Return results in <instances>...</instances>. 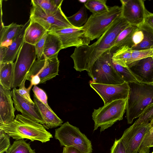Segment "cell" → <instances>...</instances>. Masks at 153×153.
<instances>
[{
	"label": "cell",
	"mask_w": 153,
	"mask_h": 153,
	"mask_svg": "<svg viewBox=\"0 0 153 153\" xmlns=\"http://www.w3.org/2000/svg\"><path fill=\"white\" fill-rule=\"evenodd\" d=\"M130 25L122 16L115 20L97 41L92 45L76 48L71 55L77 71H87L104 53L111 49L118 35Z\"/></svg>",
	"instance_id": "cell-1"
},
{
	"label": "cell",
	"mask_w": 153,
	"mask_h": 153,
	"mask_svg": "<svg viewBox=\"0 0 153 153\" xmlns=\"http://www.w3.org/2000/svg\"><path fill=\"white\" fill-rule=\"evenodd\" d=\"M0 129L16 140L27 139L31 141L38 140L44 143L53 137L42 124L22 114L17 115L9 124H0Z\"/></svg>",
	"instance_id": "cell-2"
},
{
	"label": "cell",
	"mask_w": 153,
	"mask_h": 153,
	"mask_svg": "<svg viewBox=\"0 0 153 153\" xmlns=\"http://www.w3.org/2000/svg\"><path fill=\"white\" fill-rule=\"evenodd\" d=\"M128 83L130 91L126 111L127 123L130 124L153 103V85L139 82Z\"/></svg>",
	"instance_id": "cell-3"
},
{
	"label": "cell",
	"mask_w": 153,
	"mask_h": 153,
	"mask_svg": "<svg viewBox=\"0 0 153 153\" xmlns=\"http://www.w3.org/2000/svg\"><path fill=\"white\" fill-rule=\"evenodd\" d=\"M128 99L116 100L108 103L92 113L94 125V131L100 127V131L111 126L117 121L123 120L126 110Z\"/></svg>",
	"instance_id": "cell-4"
},
{
	"label": "cell",
	"mask_w": 153,
	"mask_h": 153,
	"mask_svg": "<svg viewBox=\"0 0 153 153\" xmlns=\"http://www.w3.org/2000/svg\"><path fill=\"white\" fill-rule=\"evenodd\" d=\"M112 52L109 49L102 55L87 71L91 83L109 85L121 84L124 81L118 75L112 64Z\"/></svg>",
	"instance_id": "cell-5"
},
{
	"label": "cell",
	"mask_w": 153,
	"mask_h": 153,
	"mask_svg": "<svg viewBox=\"0 0 153 153\" xmlns=\"http://www.w3.org/2000/svg\"><path fill=\"white\" fill-rule=\"evenodd\" d=\"M122 7L115 5L99 14H92L82 26L85 35L90 41L99 39L117 19L122 16Z\"/></svg>",
	"instance_id": "cell-6"
},
{
	"label": "cell",
	"mask_w": 153,
	"mask_h": 153,
	"mask_svg": "<svg viewBox=\"0 0 153 153\" xmlns=\"http://www.w3.org/2000/svg\"><path fill=\"white\" fill-rule=\"evenodd\" d=\"M54 137L59 140L61 146H72L83 153L92 152L91 141L78 128L68 122L55 130Z\"/></svg>",
	"instance_id": "cell-7"
},
{
	"label": "cell",
	"mask_w": 153,
	"mask_h": 153,
	"mask_svg": "<svg viewBox=\"0 0 153 153\" xmlns=\"http://www.w3.org/2000/svg\"><path fill=\"white\" fill-rule=\"evenodd\" d=\"M30 19L37 22L48 32L55 30L75 27L69 22L61 7L51 15H47L39 6L32 4Z\"/></svg>",
	"instance_id": "cell-8"
},
{
	"label": "cell",
	"mask_w": 153,
	"mask_h": 153,
	"mask_svg": "<svg viewBox=\"0 0 153 153\" xmlns=\"http://www.w3.org/2000/svg\"><path fill=\"white\" fill-rule=\"evenodd\" d=\"M37 58L34 45L24 42L14 63L13 88L19 87Z\"/></svg>",
	"instance_id": "cell-9"
},
{
	"label": "cell",
	"mask_w": 153,
	"mask_h": 153,
	"mask_svg": "<svg viewBox=\"0 0 153 153\" xmlns=\"http://www.w3.org/2000/svg\"><path fill=\"white\" fill-rule=\"evenodd\" d=\"M58 54L45 59L44 56L40 59H36L28 71L27 80L30 81L31 78L37 75L40 79V84L44 83L58 75L59 62Z\"/></svg>",
	"instance_id": "cell-10"
},
{
	"label": "cell",
	"mask_w": 153,
	"mask_h": 153,
	"mask_svg": "<svg viewBox=\"0 0 153 153\" xmlns=\"http://www.w3.org/2000/svg\"><path fill=\"white\" fill-rule=\"evenodd\" d=\"M150 128V123L135 126H131L126 129L119 140L124 145L127 153H137L146 134Z\"/></svg>",
	"instance_id": "cell-11"
},
{
	"label": "cell",
	"mask_w": 153,
	"mask_h": 153,
	"mask_svg": "<svg viewBox=\"0 0 153 153\" xmlns=\"http://www.w3.org/2000/svg\"><path fill=\"white\" fill-rule=\"evenodd\" d=\"M90 85L100 96L104 105L116 100L128 98L130 87L129 83L126 82L119 85L91 83Z\"/></svg>",
	"instance_id": "cell-12"
},
{
	"label": "cell",
	"mask_w": 153,
	"mask_h": 153,
	"mask_svg": "<svg viewBox=\"0 0 153 153\" xmlns=\"http://www.w3.org/2000/svg\"><path fill=\"white\" fill-rule=\"evenodd\" d=\"M48 32L58 37L61 42L63 49L88 45L91 41L85 35L82 26L57 29Z\"/></svg>",
	"instance_id": "cell-13"
},
{
	"label": "cell",
	"mask_w": 153,
	"mask_h": 153,
	"mask_svg": "<svg viewBox=\"0 0 153 153\" xmlns=\"http://www.w3.org/2000/svg\"><path fill=\"white\" fill-rule=\"evenodd\" d=\"M122 16L131 25L139 27L144 23L146 8L144 1L121 0Z\"/></svg>",
	"instance_id": "cell-14"
},
{
	"label": "cell",
	"mask_w": 153,
	"mask_h": 153,
	"mask_svg": "<svg viewBox=\"0 0 153 153\" xmlns=\"http://www.w3.org/2000/svg\"><path fill=\"white\" fill-rule=\"evenodd\" d=\"M12 91L0 85V124L10 123L15 119Z\"/></svg>",
	"instance_id": "cell-15"
},
{
	"label": "cell",
	"mask_w": 153,
	"mask_h": 153,
	"mask_svg": "<svg viewBox=\"0 0 153 153\" xmlns=\"http://www.w3.org/2000/svg\"><path fill=\"white\" fill-rule=\"evenodd\" d=\"M12 97L16 109L36 122L44 125V122L35 104L25 100L16 91H12Z\"/></svg>",
	"instance_id": "cell-16"
},
{
	"label": "cell",
	"mask_w": 153,
	"mask_h": 153,
	"mask_svg": "<svg viewBox=\"0 0 153 153\" xmlns=\"http://www.w3.org/2000/svg\"><path fill=\"white\" fill-rule=\"evenodd\" d=\"M142 80V83H153V59L152 57L144 58L132 63L128 67Z\"/></svg>",
	"instance_id": "cell-17"
},
{
	"label": "cell",
	"mask_w": 153,
	"mask_h": 153,
	"mask_svg": "<svg viewBox=\"0 0 153 153\" xmlns=\"http://www.w3.org/2000/svg\"><path fill=\"white\" fill-rule=\"evenodd\" d=\"M33 102L44 122L43 125L47 129L61 126L63 121L53 111L40 101L33 95Z\"/></svg>",
	"instance_id": "cell-18"
},
{
	"label": "cell",
	"mask_w": 153,
	"mask_h": 153,
	"mask_svg": "<svg viewBox=\"0 0 153 153\" xmlns=\"http://www.w3.org/2000/svg\"><path fill=\"white\" fill-rule=\"evenodd\" d=\"M30 19L25 23L16 37L12 41L11 44L7 48L5 54L1 63L13 62L24 42L25 31L29 25Z\"/></svg>",
	"instance_id": "cell-19"
},
{
	"label": "cell",
	"mask_w": 153,
	"mask_h": 153,
	"mask_svg": "<svg viewBox=\"0 0 153 153\" xmlns=\"http://www.w3.org/2000/svg\"><path fill=\"white\" fill-rule=\"evenodd\" d=\"M30 20V24L25 31L24 42L35 45L48 31L39 23Z\"/></svg>",
	"instance_id": "cell-20"
},
{
	"label": "cell",
	"mask_w": 153,
	"mask_h": 153,
	"mask_svg": "<svg viewBox=\"0 0 153 153\" xmlns=\"http://www.w3.org/2000/svg\"><path fill=\"white\" fill-rule=\"evenodd\" d=\"M24 25L13 23L7 26L1 27L0 46L7 47L22 29Z\"/></svg>",
	"instance_id": "cell-21"
},
{
	"label": "cell",
	"mask_w": 153,
	"mask_h": 153,
	"mask_svg": "<svg viewBox=\"0 0 153 153\" xmlns=\"http://www.w3.org/2000/svg\"><path fill=\"white\" fill-rule=\"evenodd\" d=\"M62 49V43L58 37L48 32L43 51L44 58L48 59L58 54Z\"/></svg>",
	"instance_id": "cell-22"
},
{
	"label": "cell",
	"mask_w": 153,
	"mask_h": 153,
	"mask_svg": "<svg viewBox=\"0 0 153 153\" xmlns=\"http://www.w3.org/2000/svg\"><path fill=\"white\" fill-rule=\"evenodd\" d=\"M14 73V63H0V85L11 90L13 88Z\"/></svg>",
	"instance_id": "cell-23"
},
{
	"label": "cell",
	"mask_w": 153,
	"mask_h": 153,
	"mask_svg": "<svg viewBox=\"0 0 153 153\" xmlns=\"http://www.w3.org/2000/svg\"><path fill=\"white\" fill-rule=\"evenodd\" d=\"M138 27L129 25L118 35L111 49L113 51L124 46H127L131 49V39L133 35Z\"/></svg>",
	"instance_id": "cell-24"
},
{
	"label": "cell",
	"mask_w": 153,
	"mask_h": 153,
	"mask_svg": "<svg viewBox=\"0 0 153 153\" xmlns=\"http://www.w3.org/2000/svg\"><path fill=\"white\" fill-rule=\"evenodd\" d=\"M132 50L129 47L124 46L112 52V61L124 67H127L131 57Z\"/></svg>",
	"instance_id": "cell-25"
},
{
	"label": "cell",
	"mask_w": 153,
	"mask_h": 153,
	"mask_svg": "<svg viewBox=\"0 0 153 153\" xmlns=\"http://www.w3.org/2000/svg\"><path fill=\"white\" fill-rule=\"evenodd\" d=\"M112 64L117 74L124 82L128 83H142V79L135 74L129 68L122 66L112 61Z\"/></svg>",
	"instance_id": "cell-26"
},
{
	"label": "cell",
	"mask_w": 153,
	"mask_h": 153,
	"mask_svg": "<svg viewBox=\"0 0 153 153\" xmlns=\"http://www.w3.org/2000/svg\"><path fill=\"white\" fill-rule=\"evenodd\" d=\"M139 27L144 33V38L141 43L132 50H143L153 47V30L144 24Z\"/></svg>",
	"instance_id": "cell-27"
},
{
	"label": "cell",
	"mask_w": 153,
	"mask_h": 153,
	"mask_svg": "<svg viewBox=\"0 0 153 153\" xmlns=\"http://www.w3.org/2000/svg\"><path fill=\"white\" fill-rule=\"evenodd\" d=\"M86 9V8L83 5L76 13L71 16L67 17L68 20L75 27H82L86 22L88 19Z\"/></svg>",
	"instance_id": "cell-28"
},
{
	"label": "cell",
	"mask_w": 153,
	"mask_h": 153,
	"mask_svg": "<svg viewBox=\"0 0 153 153\" xmlns=\"http://www.w3.org/2000/svg\"><path fill=\"white\" fill-rule=\"evenodd\" d=\"M106 0H88L84 5L92 14L102 13L108 11L109 7L106 4Z\"/></svg>",
	"instance_id": "cell-29"
},
{
	"label": "cell",
	"mask_w": 153,
	"mask_h": 153,
	"mask_svg": "<svg viewBox=\"0 0 153 153\" xmlns=\"http://www.w3.org/2000/svg\"><path fill=\"white\" fill-rule=\"evenodd\" d=\"M6 153H35L30 144L26 143L24 139L14 141L6 152Z\"/></svg>",
	"instance_id": "cell-30"
},
{
	"label": "cell",
	"mask_w": 153,
	"mask_h": 153,
	"mask_svg": "<svg viewBox=\"0 0 153 153\" xmlns=\"http://www.w3.org/2000/svg\"><path fill=\"white\" fill-rule=\"evenodd\" d=\"M31 3L39 6L47 15L53 14L59 8L55 6L53 0H32Z\"/></svg>",
	"instance_id": "cell-31"
},
{
	"label": "cell",
	"mask_w": 153,
	"mask_h": 153,
	"mask_svg": "<svg viewBox=\"0 0 153 153\" xmlns=\"http://www.w3.org/2000/svg\"><path fill=\"white\" fill-rule=\"evenodd\" d=\"M153 120V103L148 105L143 110L138 118L131 125L132 126L146 123H150Z\"/></svg>",
	"instance_id": "cell-32"
},
{
	"label": "cell",
	"mask_w": 153,
	"mask_h": 153,
	"mask_svg": "<svg viewBox=\"0 0 153 153\" xmlns=\"http://www.w3.org/2000/svg\"><path fill=\"white\" fill-rule=\"evenodd\" d=\"M153 56V47L143 50H132L131 57L128 68L134 62L147 57H152Z\"/></svg>",
	"instance_id": "cell-33"
},
{
	"label": "cell",
	"mask_w": 153,
	"mask_h": 153,
	"mask_svg": "<svg viewBox=\"0 0 153 153\" xmlns=\"http://www.w3.org/2000/svg\"><path fill=\"white\" fill-rule=\"evenodd\" d=\"M27 74L19 86V88L17 89L15 88V89L17 92L25 100L31 103L34 104V102L31 100L30 96V91L32 86L30 85L27 88H26L25 86V83L27 80Z\"/></svg>",
	"instance_id": "cell-34"
},
{
	"label": "cell",
	"mask_w": 153,
	"mask_h": 153,
	"mask_svg": "<svg viewBox=\"0 0 153 153\" xmlns=\"http://www.w3.org/2000/svg\"><path fill=\"white\" fill-rule=\"evenodd\" d=\"M10 137L3 130L0 129V153L6 152L10 146Z\"/></svg>",
	"instance_id": "cell-35"
},
{
	"label": "cell",
	"mask_w": 153,
	"mask_h": 153,
	"mask_svg": "<svg viewBox=\"0 0 153 153\" xmlns=\"http://www.w3.org/2000/svg\"><path fill=\"white\" fill-rule=\"evenodd\" d=\"M32 91L36 97L49 109H51L48 103V97L45 92L36 85H34Z\"/></svg>",
	"instance_id": "cell-36"
},
{
	"label": "cell",
	"mask_w": 153,
	"mask_h": 153,
	"mask_svg": "<svg viewBox=\"0 0 153 153\" xmlns=\"http://www.w3.org/2000/svg\"><path fill=\"white\" fill-rule=\"evenodd\" d=\"M144 38V33L141 28L138 27L132 36L131 49L141 43Z\"/></svg>",
	"instance_id": "cell-37"
},
{
	"label": "cell",
	"mask_w": 153,
	"mask_h": 153,
	"mask_svg": "<svg viewBox=\"0 0 153 153\" xmlns=\"http://www.w3.org/2000/svg\"><path fill=\"white\" fill-rule=\"evenodd\" d=\"M48 33V31H47L39 41L34 45L38 59H40L43 56L45 43Z\"/></svg>",
	"instance_id": "cell-38"
},
{
	"label": "cell",
	"mask_w": 153,
	"mask_h": 153,
	"mask_svg": "<svg viewBox=\"0 0 153 153\" xmlns=\"http://www.w3.org/2000/svg\"><path fill=\"white\" fill-rule=\"evenodd\" d=\"M110 153H127L125 148L119 140L115 139L111 149Z\"/></svg>",
	"instance_id": "cell-39"
},
{
	"label": "cell",
	"mask_w": 153,
	"mask_h": 153,
	"mask_svg": "<svg viewBox=\"0 0 153 153\" xmlns=\"http://www.w3.org/2000/svg\"><path fill=\"white\" fill-rule=\"evenodd\" d=\"M151 147H153V136L141 143L138 153H149L150 148Z\"/></svg>",
	"instance_id": "cell-40"
},
{
	"label": "cell",
	"mask_w": 153,
	"mask_h": 153,
	"mask_svg": "<svg viewBox=\"0 0 153 153\" xmlns=\"http://www.w3.org/2000/svg\"><path fill=\"white\" fill-rule=\"evenodd\" d=\"M153 30V13L145 10L143 24Z\"/></svg>",
	"instance_id": "cell-41"
},
{
	"label": "cell",
	"mask_w": 153,
	"mask_h": 153,
	"mask_svg": "<svg viewBox=\"0 0 153 153\" xmlns=\"http://www.w3.org/2000/svg\"><path fill=\"white\" fill-rule=\"evenodd\" d=\"M62 153H83L72 146H64Z\"/></svg>",
	"instance_id": "cell-42"
},
{
	"label": "cell",
	"mask_w": 153,
	"mask_h": 153,
	"mask_svg": "<svg viewBox=\"0 0 153 153\" xmlns=\"http://www.w3.org/2000/svg\"><path fill=\"white\" fill-rule=\"evenodd\" d=\"M40 79L39 77L36 75L32 76L30 80V85L32 86L33 85H36L39 84L40 82Z\"/></svg>",
	"instance_id": "cell-43"
},
{
	"label": "cell",
	"mask_w": 153,
	"mask_h": 153,
	"mask_svg": "<svg viewBox=\"0 0 153 153\" xmlns=\"http://www.w3.org/2000/svg\"><path fill=\"white\" fill-rule=\"evenodd\" d=\"M7 48L3 46H0V63L2 62L5 54Z\"/></svg>",
	"instance_id": "cell-44"
},
{
	"label": "cell",
	"mask_w": 153,
	"mask_h": 153,
	"mask_svg": "<svg viewBox=\"0 0 153 153\" xmlns=\"http://www.w3.org/2000/svg\"><path fill=\"white\" fill-rule=\"evenodd\" d=\"M55 6L58 8L61 7L63 0H53Z\"/></svg>",
	"instance_id": "cell-45"
},
{
	"label": "cell",
	"mask_w": 153,
	"mask_h": 153,
	"mask_svg": "<svg viewBox=\"0 0 153 153\" xmlns=\"http://www.w3.org/2000/svg\"><path fill=\"white\" fill-rule=\"evenodd\" d=\"M150 128L149 131H151L153 130V120L150 122Z\"/></svg>",
	"instance_id": "cell-46"
},
{
	"label": "cell",
	"mask_w": 153,
	"mask_h": 153,
	"mask_svg": "<svg viewBox=\"0 0 153 153\" xmlns=\"http://www.w3.org/2000/svg\"><path fill=\"white\" fill-rule=\"evenodd\" d=\"M87 0H79V1L80 3H84V4H85V3L86 2Z\"/></svg>",
	"instance_id": "cell-47"
},
{
	"label": "cell",
	"mask_w": 153,
	"mask_h": 153,
	"mask_svg": "<svg viewBox=\"0 0 153 153\" xmlns=\"http://www.w3.org/2000/svg\"><path fill=\"white\" fill-rule=\"evenodd\" d=\"M152 135H153V130L152 131Z\"/></svg>",
	"instance_id": "cell-48"
},
{
	"label": "cell",
	"mask_w": 153,
	"mask_h": 153,
	"mask_svg": "<svg viewBox=\"0 0 153 153\" xmlns=\"http://www.w3.org/2000/svg\"><path fill=\"white\" fill-rule=\"evenodd\" d=\"M152 58L153 59V56H152ZM152 85H153V83L152 84Z\"/></svg>",
	"instance_id": "cell-49"
},
{
	"label": "cell",
	"mask_w": 153,
	"mask_h": 153,
	"mask_svg": "<svg viewBox=\"0 0 153 153\" xmlns=\"http://www.w3.org/2000/svg\"><path fill=\"white\" fill-rule=\"evenodd\" d=\"M152 153H153V152Z\"/></svg>",
	"instance_id": "cell-50"
}]
</instances>
